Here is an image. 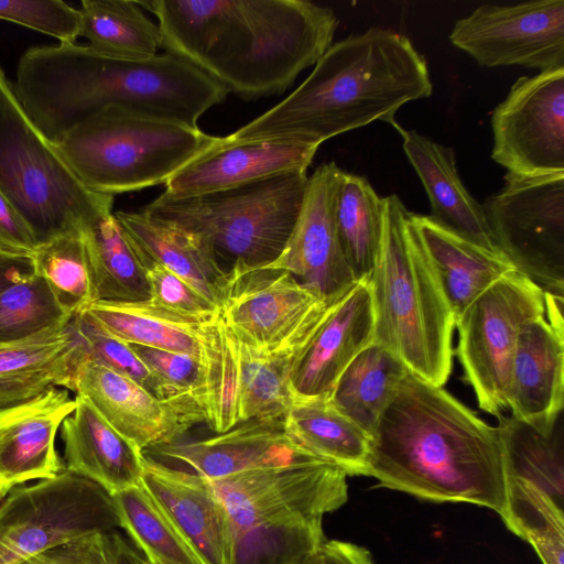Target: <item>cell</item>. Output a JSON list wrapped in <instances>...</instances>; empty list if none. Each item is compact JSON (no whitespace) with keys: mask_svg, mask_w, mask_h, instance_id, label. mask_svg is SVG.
I'll use <instances>...</instances> for the list:
<instances>
[{"mask_svg":"<svg viewBox=\"0 0 564 564\" xmlns=\"http://www.w3.org/2000/svg\"><path fill=\"white\" fill-rule=\"evenodd\" d=\"M208 481L228 512L234 533L322 522L348 499L347 474L325 459L267 466Z\"/></svg>","mask_w":564,"mask_h":564,"instance_id":"cell-13","label":"cell"},{"mask_svg":"<svg viewBox=\"0 0 564 564\" xmlns=\"http://www.w3.org/2000/svg\"><path fill=\"white\" fill-rule=\"evenodd\" d=\"M72 324L88 359L132 379L155 397L167 399L161 383L132 348L111 336L87 312L73 316Z\"/></svg>","mask_w":564,"mask_h":564,"instance_id":"cell-43","label":"cell"},{"mask_svg":"<svg viewBox=\"0 0 564 564\" xmlns=\"http://www.w3.org/2000/svg\"><path fill=\"white\" fill-rule=\"evenodd\" d=\"M13 88L30 119L54 144L111 106L198 128L199 118L228 95L220 84L172 54L126 59L76 43L26 50Z\"/></svg>","mask_w":564,"mask_h":564,"instance_id":"cell-3","label":"cell"},{"mask_svg":"<svg viewBox=\"0 0 564 564\" xmlns=\"http://www.w3.org/2000/svg\"><path fill=\"white\" fill-rule=\"evenodd\" d=\"M142 485L204 564H235V533L208 479L144 456Z\"/></svg>","mask_w":564,"mask_h":564,"instance_id":"cell-23","label":"cell"},{"mask_svg":"<svg viewBox=\"0 0 564 564\" xmlns=\"http://www.w3.org/2000/svg\"><path fill=\"white\" fill-rule=\"evenodd\" d=\"M501 519L534 549L543 564H564V507L545 491L522 479L506 477Z\"/></svg>","mask_w":564,"mask_h":564,"instance_id":"cell-38","label":"cell"},{"mask_svg":"<svg viewBox=\"0 0 564 564\" xmlns=\"http://www.w3.org/2000/svg\"><path fill=\"white\" fill-rule=\"evenodd\" d=\"M102 533H93L56 544L21 564H107Z\"/></svg>","mask_w":564,"mask_h":564,"instance_id":"cell-47","label":"cell"},{"mask_svg":"<svg viewBox=\"0 0 564 564\" xmlns=\"http://www.w3.org/2000/svg\"><path fill=\"white\" fill-rule=\"evenodd\" d=\"M563 403V299L545 291V314L525 323L518 336L507 406L516 420L551 435L561 420Z\"/></svg>","mask_w":564,"mask_h":564,"instance_id":"cell-17","label":"cell"},{"mask_svg":"<svg viewBox=\"0 0 564 564\" xmlns=\"http://www.w3.org/2000/svg\"><path fill=\"white\" fill-rule=\"evenodd\" d=\"M482 204L499 252L544 291L564 294V173L505 175Z\"/></svg>","mask_w":564,"mask_h":564,"instance_id":"cell-12","label":"cell"},{"mask_svg":"<svg viewBox=\"0 0 564 564\" xmlns=\"http://www.w3.org/2000/svg\"><path fill=\"white\" fill-rule=\"evenodd\" d=\"M87 359L72 318L21 339L0 341V408L28 401L51 387L75 392Z\"/></svg>","mask_w":564,"mask_h":564,"instance_id":"cell-24","label":"cell"},{"mask_svg":"<svg viewBox=\"0 0 564 564\" xmlns=\"http://www.w3.org/2000/svg\"><path fill=\"white\" fill-rule=\"evenodd\" d=\"M373 327L371 293L366 278L333 299L294 355L289 370L293 400L329 399L343 371L373 343Z\"/></svg>","mask_w":564,"mask_h":564,"instance_id":"cell-19","label":"cell"},{"mask_svg":"<svg viewBox=\"0 0 564 564\" xmlns=\"http://www.w3.org/2000/svg\"><path fill=\"white\" fill-rule=\"evenodd\" d=\"M324 543L322 522L250 528L235 532V564H305Z\"/></svg>","mask_w":564,"mask_h":564,"instance_id":"cell-41","label":"cell"},{"mask_svg":"<svg viewBox=\"0 0 564 564\" xmlns=\"http://www.w3.org/2000/svg\"><path fill=\"white\" fill-rule=\"evenodd\" d=\"M96 301L149 300L143 269L112 209L104 210L80 227Z\"/></svg>","mask_w":564,"mask_h":564,"instance_id":"cell-31","label":"cell"},{"mask_svg":"<svg viewBox=\"0 0 564 564\" xmlns=\"http://www.w3.org/2000/svg\"><path fill=\"white\" fill-rule=\"evenodd\" d=\"M383 231L368 276L373 343L397 356L423 380L443 387L453 368L455 319L409 221L410 212L383 197Z\"/></svg>","mask_w":564,"mask_h":564,"instance_id":"cell-5","label":"cell"},{"mask_svg":"<svg viewBox=\"0 0 564 564\" xmlns=\"http://www.w3.org/2000/svg\"><path fill=\"white\" fill-rule=\"evenodd\" d=\"M235 340L239 424L251 420L282 421L293 402L289 387L293 356H260L236 337Z\"/></svg>","mask_w":564,"mask_h":564,"instance_id":"cell-39","label":"cell"},{"mask_svg":"<svg viewBox=\"0 0 564 564\" xmlns=\"http://www.w3.org/2000/svg\"><path fill=\"white\" fill-rule=\"evenodd\" d=\"M305 564H329L321 549L315 555H313Z\"/></svg>","mask_w":564,"mask_h":564,"instance_id":"cell-52","label":"cell"},{"mask_svg":"<svg viewBox=\"0 0 564 564\" xmlns=\"http://www.w3.org/2000/svg\"><path fill=\"white\" fill-rule=\"evenodd\" d=\"M383 197L364 176L343 172L336 197V227L356 281L370 275L383 231Z\"/></svg>","mask_w":564,"mask_h":564,"instance_id":"cell-34","label":"cell"},{"mask_svg":"<svg viewBox=\"0 0 564 564\" xmlns=\"http://www.w3.org/2000/svg\"><path fill=\"white\" fill-rule=\"evenodd\" d=\"M409 221L436 275L455 322L488 286L516 270L502 254L482 248L430 215L410 212Z\"/></svg>","mask_w":564,"mask_h":564,"instance_id":"cell-26","label":"cell"},{"mask_svg":"<svg viewBox=\"0 0 564 564\" xmlns=\"http://www.w3.org/2000/svg\"><path fill=\"white\" fill-rule=\"evenodd\" d=\"M120 528L111 495L63 471L14 488L0 505V564H21L56 544Z\"/></svg>","mask_w":564,"mask_h":564,"instance_id":"cell-10","label":"cell"},{"mask_svg":"<svg viewBox=\"0 0 564 564\" xmlns=\"http://www.w3.org/2000/svg\"><path fill=\"white\" fill-rule=\"evenodd\" d=\"M343 172L336 163L328 162L308 176L294 228L280 256L265 264L290 272L302 285L327 300L356 282L340 247L335 218Z\"/></svg>","mask_w":564,"mask_h":564,"instance_id":"cell-18","label":"cell"},{"mask_svg":"<svg viewBox=\"0 0 564 564\" xmlns=\"http://www.w3.org/2000/svg\"><path fill=\"white\" fill-rule=\"evenodd\" d=\"M37 238L14 206L0 193V249L33 254Z\"/></svg>","mask_w":564,"mask_h":564,"instance_id":"cell-48","label":"cell"},{"mask_svg":"<svg viewBox=\"0 0 564 564\" xmlns=\"http://www.w3.org/2000/svg\"><path fill=\"white\" fill-rule=\"evenodd\" d=\"M107 564H143V556L122 534L112 530L102 533Z\"/></svg>","mask_w":564,"mask_h":564,"instance_id":"cell-50","label":"cell"},{"mask_svg":"<svg viewBox=\"0 0 564 564\" xmlns=\"http://www.w3.org/2000/svg\"><path fill=\"white\" fill-rule=\"evenodd\" d=\"M128 345L161 383L167 399L193 398L202 405L203 368L199 356Z\"/></svg>","mask_w":564,"mask_h":564,"instance_id":"cell-46","label":"cell"},{"mask_svg":"<svg viewBox=\"0 0 564 564\" xmlns=\"http://www.w3.org/2000/svg\"><path fill=\"white\" fill-rule=\"evenodd\" d=\"M307 184V172H292L191 197L162 193L142 210L198 236L225 271L259 267L282 252Z\"/></svg>","mask_w":564,"mask_h":564,"instance_id":"cell-7","label":"cell"},{"mask_svg":"<svg viewBox=\"0 0 564 564\" xmlns=\"http://www.w3.org/2000/svg\"><path fill=\"white\" fill-rule=\"evenodd\" d=\"M72 317L35 272L0 291V341L31 336Z\"/></svg>","mask_w":564,"mask_h":564,"instance_id":"cell-42","label":"cell"},{"mask_svg":"<svg viewBox=\"0 0 564 564\" xmlns=\"http://www.w3.org/2000/svg\"><path fill=\"white\" fill-rule=\"evenodd\" d=\"M33 273L32 254L0 249V291Z\"/></svg>","mask_w":564,"mask_h":564,"instance_id":"cell-49","label":"cell"},{"mask_svg":"<svg viewBox=\"0 0 564 564\" xmlns=\"http://www.w3.org/2000/svg\"><path fill=\"white\" fill-rule=\"evenodd\" d=\"M143 564H151L147 560L143 558Z\"/></svg>","mask_w":564,"mask_h":564,"instance_id":"cell-53","label":"cell"},{"mask_svg":"<svg viewBox=\"0 0 564 564\" xmlns=\"http://www.w3.org/2000/svg\"><path fill=\"white\" fill-rule=\"evenodd\" d=\"M449 41L484 67L562 68L564 0L482 4L455 22Z\"/></svg>","mask_w":564,"mask_h":564,"instance_id":"cell-15","label":"cell"},{"mask_svg":"<svg viewBox=\"0 0 564 564\" xmlns=\"http://www.w3.org/2000/svg\"><path fill=\"white\" fill-rule=\"evenodd\" d=\"M149 286V300L156 306L187 318L204 321L219 307L184 279L160 263L138 259Z\"/></svg>","mask_w":564,"mask_h":564,"instance_id":"cell-45","label":"cell"},{"mask_svg":"<svg viewBox=\"0 0 564 564\" xmlns=\"http://www.w3.org/2000/svg\"><path fill=\"white\" fill-rule=\"evenodd\" d=\"M32 256L34 272L44 279L55 300L68 315L83 313L96 302L79 229L39 243Z\"/></svg>","mask_w":564,"mask_h":564,"instance_id":"cell-40","label":"cell"},{"mask_svg":"<svg viewBox=\"0 0 564 564\" xmlns=\"http://www.w3.org/2000/svg\"><path fill=\"white\" fill-rule=\"evenodd\" d=\"M366 476L435 502H467L500 517L506 475L497 426L408 371L371 435Z\"/></svg>","mask_w":564,"mask_h":564,"instance_id":"cell-2","label":"cell"},{"mask_svg":"<svg viewBox=\"0 0 564 564\" xmlns=\"http://www.w3.org/2000/svg\"><path fill=\"white\" fill-rule=\"evenodd\" d=\"M497 429L506 477L536 486L564 507L563 427L544 435L512 416H499Z\"/></svg>","mask_w":564,"mask_h":564,"instance_id":"cell-36","label":"cell"},{"mask_svg":"<svg viewBox=\"0 0 564 564\" xmlns=\"http://www.w3.org/2000/svg\"><path fill=\"white\" fill-rule=\"evenodd\" d=\"M115 217L138 259L162 264L219 307L226 271L198 236L142 209Z\"/></svg>","mask_w":564,"mask_h":564,"instance_id":"cell-28","label":"cell"},{"mask_svg":"<svg viewBox=\"0 0 564 564\" xmlns=\"http://www.w3.org/2000/svg\"><path fill=\"white\" fill-rule=\"evenodd\" d=\"M433 91L425 57L394 31L372 26L332 44L286 98L229 137L319 147L338 134L384 121Z\"/></svg>","mask_w":564,"mask_h":564,"instance_id":"cell-4","label":"cell"},{"mask_svg":"<svg viewBox=\"0 0 564 564\" xmlns=\"http://www.w3.org/2000/svg\"><path fill=\"white\" fill-rule=\"evenodd\" d=\"M0 20L53 36L59 43H75L82 26L79 9L62 0H0Z\"/></svg>","mask_w":564,"mask_h":564,"instance_id":"cell-44","label":"cell"},{"mask_svg":"<svg viewBox=\"0 0 564 564\" xmlns=\"http://www.w3.org/2000/svg\"><path fill=\"white\" fill-rule=\"evenodd\" d=\"M199 348L205 423L225 433L239 424L238 359L235 337L219 312L200 323Z\"/></svg>","mask_w":564,"mask_h":564,"instance_id":"cell-35","label":"cell"},{"mask_svg":"<svg viewBox=\"0 0 564 564\" xmlns=\"http://www.w3.org/2000/svg\"><path fill=\"white\" fill-rule=\"evenodd\" d=\"M282 421L285 432L306 449L347 476H366L371 436L329 399H294Z\"/></svg>","mask_w":564,"mask_h":564,"instance_id":"cell-29","label":"cell"},{"mask_svg":"<svg viewBox=\"0 0 564 564\" xmlns=\"http://www.w3.org/2000/svg\"><path fill=\"white\" fill-rule=\"evenodd\" d=\"M0 193L31 226L39 243L80 229L97 214L112 209L115 197L82 183L30 119L1 67Z\"/></svg>","mask_w":564,"mask_h":564,"instance_id":"cell-8","label":"cell"},{"mask_svg":"<svg viewBox=\"0 0 564 564\" xmlns=\"http://www.w3.org/2000/svg\"><path fill=\"white\" fill-rule=\"evenodd\" d=\"M323 553L329 564H375L369 551L345 541H325Z\"/></svg>","mask_w":564,"mask_h":564,"instance_id":"cell-51","label":"cell"},{"mask_svg":"<svg viewBox=\"0 0 564 564\" xmlns=\"http://www.w3.org/2000/svg\"><path fill=\"white\" fill-rule=\"evenodd\" d=\"M67 471L87 478L109 495L142 481L144 455L119 434L83 395L61 425Z\"/></svg>","mask_w":564,"mask_h":564,"instance_id":"cell-25","label":"cell"},{"mask_svg":"<svg viewBox=\"0 0 564 564\" xmlns=\"http://www.w3.org/2000/svg\"><path fill=\"white\" fill-rule=\"evenodd\" d=\"M122 528L151 564H204L142 482L112 495Z\"/></svg>","mask_w":564,"mask_h":564,"instance_id":"cell-37","label":"cell"},{"mask_svg":"<svg viewBox=\"0 0 564 564\" xmlns=\"http://www.w3.org/2000/svg\"><path fill=\"white\" fill-rule=\"evenodd\" d=\"M215 138L175 120L111 106L55 145L86 187L115 196L165 184Z\"/></svg>","mask_w":564,"mask_h":564,"instance_id":"cell-6","label":"cell"},{"mask_svg":"<svg viewBox=\"0 0 564 564\" xmlns=\"http://www.w3.org/2000/svg\"><path fill=\"white\" fill-rule=\"evenodd\" d=\"M408 371L397 356L372 343L343 371L329 400L340 413L371 436Z\"/></svg>","mask_w":564,"mask_h":564,"instance_id":"cell-30","label":"cell"},{"mask_svg":"<svg viewBox=\"0 0 564 564\" xmlns=\"http://www.w3.org/2000/svg\"><path fill=\"white\" fill-rule=\"evenodd\" d=\"M75 393L142 452L178 441L194 425L205 422L202 405L193 398L160 399L132 379L90 359L80 367Z\"/></svg>","mask_w":564,"mask_h":564,"instance_id":"cell-16","label":"cell"},{"mask_svg":"<svg viewBox=\"0 0 564 564\" xmlns=\"http://www.w3.org/2000/svg\"><path fill=\"white\" fill-rule=\"evenodd\" d=\"M74 409L75 399L61 387L0 408V501L26 481L51 479L66 470L55 437Z\"/></svg>","mask_w":564,"mask_h":564,"instance_id":"cell-22","label":"cell"},{"mask_svg":"<svg viewBox=\"0 0 564 564\" xmlns=\"http://www.w3.org/2000/svg\"><path fill=\"white\" fill-rule=\"evenodd\" d=\"M318 147L289 140L214 142L165 183V194L191 197L254 183L292 172H307Z\"/></svg>","mask_w":564,"mask_h":564,"instance_id":"cell-21","label":"cell"},{"mask_svg":"<svg viewBox=\"0 0 564 564\" xmlns=\"http://www.w3.org/2000/svg\"><path fill=\"white\" fill-rule=\"evenodd\" d=\"M333 299L319 296L285 270L236 263L226 271L219 315L253 352L294 357Z\"/></svg>","mask_w":564,"mask_h":564,"instance_id":"cell-11","label":"cell"},{"mask_svg":"<svg viewBox=\"0 0 564 564\" xmlns=\"http://www.w3.org/2000/svg\"><path fill=\"white\" fill-rule=\"evenodd\" d=\"M393 127L402 137L404 153L425 188L430 216L482 248L500 253L482 204L471 196L459 177L454 151L414 130H405L398 123Z\"/></svg>","mask_w":564,"mask_h":564,"instance_id":"cell-27","label":"cell"},{"mask_svg":"<svg viewBox=\"0 0 564 564\" xmlns=\"http://www.w3.org/2000/svg\"><path fill=\"white\" fill-rule=\"evenodd\" d=\"M80 34L93 50L118 58L149 59L162 48L161 32L137 1L83 0Z\"/></svg>","mask_w":564,"mask_h":564,"instance_id":"cell-33","label":"cell"},{"mask_svg":"<svg viewBox=\"0 0 564 564\" xmlns=\"http://www.w3.org/2000/svg\"><path fill=\"white\" fill-rule=\"evenodd\" d=\"M142 453L209 480L267 466L324 459L292 438L285 432L283 421L259 420L240 423L208 438L178 440L149 447Z\"/></svg>","mask_w":564,"mask_h":564,"instance_id":"cell-20","label":"cell"},{"mask_svg":"<svg viewBox=\"0 0 564 564\" xmlns=\"http://www.w3.org/2000/svg\"><path fill=\"white\" fill-rule=\"evenodd\" d=\"M162 48L227 93L252 99L282 94L316 64L338 26L330 8L303 0H154Z\"/></svg>","mask_w":564,"mask_h":564,"instance_id":"cell-1","label":"cell"},{"mask_svg":"<svg viewBox=\"0 0 564 564\" xmlns=\"http://www.w3.org/2000/svg\"><path fill=\"white\" fill-rule=\"evenodd\" d=\"M85 312L111 336L126 344L199 356V326L203 321L176 315L150 300L96 301Z\"/></svg>","mask_w":564,"mask_h":564,"instance_id":"cell-32","label":"cell"},{"mask_svg":"<svg viewBox=\"0 0 564 564\" xmlns=\"http://www.w3.org/2000/svg\"><path fill=\"white\" fill-rule=\"evenodd\" d=\"M491 159L519 176L564 173V67L522 76L491 113Z\"/></svg>","mask_w":564,"mask_h":564,"instance_id":"cell-14","label":"cell"},{"mask_svg":"<svg viewBox=\"0 0 564 564\" xmlns=\"http://www.w3.org/2000/svg\"><path fill=\"white\" fill-rule=\"evenodd\" d=\"M545 314V291L513 270L488 286L455 322L463 379L478 406L501 416L518 336L525 323Z\"/></svg>","mask_w":564,"mask_h":564,"instance_id":"cell-9","label":"cell"}]
</instances>
